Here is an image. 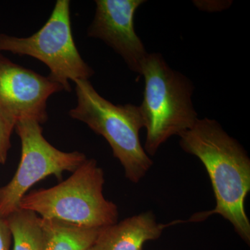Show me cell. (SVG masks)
I'll return each mask as SVG.
<instances>
[{"label": "cell", "mask_w": 250, "mask_h": 250, "mask_svg": "<svg viewBox=\"0 0 250 250\" xmlns=\"http://www.w3.org/2000/svg\"><path fill=\"white\" fill-rule=\"evenodd\" d=\"M179 136L184 152L196 156L205 166L216 202L213 210L193 215L187 223L221 215L250 245V222L245 200L250 191V159L246 149L218 121L207 118H198Z\"/></svg>", "instance_id": "obj_1"}, {"label": "cell", "mask_w": 250, "mask_h": 250, "mask_svg": "<svg viewBox=\"0 0 250 250\" xmlns=\"http://www.w3.org/2000/svg\"><path fill=\"white\" fill-rule=\"evenodd\" d=\"M141 75L145 90L139 108L147 132L143 148L154 156L167 140L190 129L198 119L192 100L194 85L171 68L160 53H148Z\"/></svg>", "instance_id": "obj_2"}, {"label": "cell", "mask_w": 250, "mask_h": 250, "mask_svg": "<svg viewBox=\"0 0 250 250\" xmlns=\"http://www.w3.org/2000/svg\"><path fill=\"white\" fill-rule=\"evenodd\" d=\"M104 173L97 161L87 159L62 183L26 194L20 208L82 228H108L118 222V210L104 195Z\"/></svg>", "instance_id": "obj_3"}, {"label": "cell", "mask_w": 250, "mask_h": 250, "mask_svg": "<svg viewBox=\"0 0 250 250\" xmlns=\"http://www.w3.org/2000/svg\"><path fill=\"white\" fill-rule=\"evenodd\" d=\"M75 83L77 105L69 111V116L103 136L113 156L121 162L126 178L139 183L153 166L140 141L144 123L139 106L111 103L96 91L89 80Z\"/></svg>", "instance_id": "obj_4"}, {"label": "cell", "mask_w": 250, "mask_h": 250, "mask_svg": "<svg viewBox=\"0 0 250 250\" xmlns=\"http://www.w3.org/2000/svg\"><path fill=\"white\" fill-rule=\"evenodd\" d=\"M70 1L58 0L41 29L27 38L0 34V52L27 55L49 67V77L63 90L71 91L70 81L88 80L94 71L81 57L72 36Z\"/></svg>", "instance_id": "obj_5"}, {"label": "cell", "mask_w": 250, "mask_h": 250, "mask_svg": "<svg viewBox=\"0 0 250 250\" xmlns=\"http://www.w3.org/2000/svg\"><path fill=\"white\" fill-rule=\"evenodd\" d=\"M15 130L22 145L21 159L12 179L0 188V216L6 218L19 209L20 202L34 184L54 175L62 179L65 172H74L86 161L83 153L65 152L50 144L35 120H21Z\"/></svg>", "instance_id": "obj_6"}, {"label": "cell", "mask_w": 250, "mask_h": 250, "mask_svg": "<svg viewBox=\"0 0 250 250\" xmlns=\"http://www.w3.org/2000/svg\"><path fill=\"white\" fill-rule=\"evenodd\" d=\"M62 90L49 76L18 65L0 52V110L15 126L26 118L44 124L48 119L47 100Z\"/></svg>", "instance_id": "obj_7"}, {"label": "cell", "mask_w": 250, "mask_h": 250, "mask_svg": "<svg viewBox=\"0 0 250 250\" xmlns=\"http://www.w3.org/2000/svg\"><path fill=\"white\" fill-rule=\"evenodd\" d=\"M89 37L104 41L123 59L131 71L141 75L148 54L134 29V18L143 0H96Z\"/></svg>", "instance_id": "obj_8"}, {"label": "cell", "mask_w": 250, "mask_h": 250, "mask_svg": "<svg viewBox=\"0 0 250 250\" xmlns=\"http://www.w3.org/2000/svg\"><path fill=\"white\" fill-rule=\"evenodd\" d=\"M185 220L159 223L152 210L133 215L103 229L97 243L103 250H143L146 242L160 238L164 229Z\"/></svg>", "instance_id": "obj_9"}, {"label": "cell", "mask_w": 250, "mask_h": 250, "mask_svg": "<svg viewBox=\"0 0 250 250\" xmlns=\"http://www.w3.org/2000/svg\"><path fill=\"white\" fill-rule=\"evenodd\" d=\"M42 250H87L96 243L103 229L85 228L39 217Z\"/></svg>", "instance_id": "obj_10"}, {"label": "cell", "mask_w": 250, "mask_h": 250, "mask_svg": "<svg viewBox=\"0 0 250 250\" xmlns=\"http://www.w3.org/2000/svg\"><path fill=\"white\" fill-rule=\"evenodd\" d=\"M6 220L12 233L13 250H42L39 215L31 210L19 208Z\"/></svg>", "instance_id": "obj_11"}, {"label": "cell", "mask_w": 250, "mask_h": 250, "mask_svg": "<svg viewBox=\"0 0 250 250\" xmlns=\"http://www.w3.org/2000/svg\"><path fill=\"white\" fill-rule=\"evenodd\" d=\"M15 124L0 110V164H6L11 147V137Z\"/></svg>", "instance_id": "obj_12"}, {"label": "cell", "mask_w": 250, "mask_h": 250, "mask_svg": "<svg viewBox=\"0 0 250 250\" xmlns=\"http://www.w3.org/2000/svg\"><path fill=\"white\" fill-rule=\"evenodd\" d=\"M12 233L6 218L0 216V250H11Z\"/></svg>", "instance_id": "obj_13"}, {"label": "cell", "mask_w": 250, "mask_h": 250, "mask_svg": "<svg viewBox=\"0 0 250 250\" xmlns=\"http://www.w3.org/2000/svg\"><path fill=\"white\" fill-rule=\"evenodd\" d=\"M87 250H103V248H102L101 246H100L98 243H97L96 241V243H95L93 246L90 247L89 249Z\"/></svg>", "instance_id": "obj_14"}]
</instances>
